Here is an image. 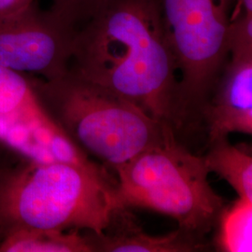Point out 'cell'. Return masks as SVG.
Segmentation results:
<instances>
[{
  "label": "cell",
  "instance_id": "3",
  "mask_svg": "<svg viewBox=\"0 0 252 252\" xmlns=\"http://www.w3.org/2000/svg\"><path fill=\"white\" fill-rule=\"evenodd\" d=\"M32 81L42 108L54 123L88 156L112 168L162 142L169 131H175L70 67L54 80L32 75Z\"/></svg>",
  "mask_w": 252,
  "mask_h": 252
},
{
  "label": "cell",
  "instance_id": "7",
  "mask_svg": "<svg viewBox=\"0 0 252 252\" xmlns=\"http://www.w3.org/2000/svg\"><path fill=\"white\" fill-rule=\"evenodd\" d=\"M78 30L34 3L0 19V65L54 80L69 70Z\"/></svg>",
  "mask_w": 252,
  "mask_h": 252
},
{
  "label": "cell",
  "instance_id": "4",
  "mask_svg": "<svg viewBox=\"0 0 252 252\" xmlns=\"http://www.w3.org/2000/svg\"><path fill=\"white\" fill-rule=\"evenodd\" d=\"M176 135L169 131L162 142L113 168L118 199L124 207L170 217L179 228L206 241L225 202L208 182L203 156L189 152Z\"/></svg>",
  "mask_w": 252,
  "mask_h": 252
},
{
  "label": "cell",
  "instance_id": "15",
  "mask_svg": "<svg viewBox=\"0 0 252 252\" xmlns=\"http://www.w3.org/2000/svg\"><path fill=\"white\" fill-rule=\"evenodd\" d=\"M36 2V0H0V19L14 15Z\"/></svg>",
  "mask_w": 252,
  "mask_h": 252
},
{
  "label": "cell",
  "instance_id": "5",
  "mask_svg": "<svg viewBox=\"0 0 252 252\" xmlns=\"http://www.w3.org/2000/svg\"><path fill=\"white\" fill-rule=\"evenodd\" d=\"M180 79L182 128L197 125L229 56L228 0H159Z\"/></svg>",
  "mask_w": 252,
  "mask_h": 252
},
{
  "label": "cell",
  "instance_id": "11",
  "mask_svg": "<svg viewBox=\"0 0 252 252\" xmlns=\"http://www.w3.org/2000/svg\"><path fill=\"white\" fill-rule=\"evenodd\" d=\"M21 229L0 242V252H93L87 231Z\"/></svg>",
  "mask_w": 252,
  "mask_h": 252
},
{
  "label": "cell",
  "instance_id": "2",
  "mask_svg": "<svg viewBox=\"0 0 252 252\" xmlns=\"http://www.w3.org/2000/svg\"><path fill=\"white\" fill-rule=\"evenodd\" d=\"M119 206L116 180L102 166L31 161L0 166V242L21 229L101 234Z\"/></svg>",
  "mask_w": 252,
  "mask_h": 252
},
{
  "label": "cell",
  "instance_id": "10",
  "mask_svg": "<svg viewBox=\"0 0 252 252\" xmlns=\"http://www.w3.org/2000/svg\"><path fill=\"white\" fill-rule=\"evenodd\" d=\"M203 158L209 173L226 180L238 197L252 201V156L249 147L231 145L225 138L209 144Z\"/></svg>",
  "mask_w": 252,
  "mask_h": 252
},
{
  "label": "cell",
  "instance_id": "16",
  "mask_svg": "<svg viewBox=\"0 0 252 252\" xmlns=\"http://www.w3.org/2000/svg\"><path fill=\"white\" fill-rule=\"evenodd\" d=\"M237 2V15L247 14L252 15V0H236Z\"/></svg>",
  "mask_w": 252,
  "mask_h": 252
},
{
  "label": "cell",
  "instance_id": "9",
  "mask_svg": "<svg viewBox=\"0 0 252 252\" xmlns=\"http://www.w3.org/2000/svg\"><path fill=\"white\" fill-rule=\"evenodd\" d=\"M93 252H193L205 251L206 241L178 227L170 234L146 233L129 207L119 206L101 234L87 231Z\"/></svg>",
  "mask_w": 252,
  "mask_h": 252
},
{
  "label": "cell",
  "instance_id": "14",
  "mask_svg": "<svg viewBox=\"0 0 252 252\" xmlns=\"http://www.w3.org/2000/svg\"><path fill=\"white\" fill-rule=\"evenodd\" d=\"M228 45L231 57L252 56V15L231 19Z\"/></svg>",
  "mask_w": 252,
  "mask_h": 252
},
{
  "label": "cell",
  "instance_id": "13",
  "mask_svg": "<svg viewBox=\"0 0 252 252\" xmlns=\"http://www.w3.org/2000/svg\"><path fill=\"white\" fill-rule=\"evenodd\" d=\"M108 0H53L51 10L65 24L79 30Z\"/></svg>",
  "mask_w": 252,
  "mask_h": 252
},
{
  "label": "cell",
  "instance_id": "12",
  "mask_svg": "<svg viewBox=\"0 0 252 252\" xmlns=\"http://www.w3.org/2000/svg\"><path fill=\"white\" fill-rule=\"evenodd\" d=\"M215 228L218 251L252 252V201L238 197L232 205L225 206Z\"/></svg>",
  "mask_w": 252,
  "mask_h": 252
},
{
  "label": "cell",
  "instance_id": "8",
  "mask_svg": "<svg viewBox=\"0 0 252 252\" xmlns=\"http://www.w3.org/2000/svg\"><path fill=\"white\" fill-rule=\"evenodd\" d=\"M209 144L252 134V56L231 57L202 112Z\"/></svg>",
  "mask_w": 252,
  "mask_h": 252
},
{
  "label": "cell",
  "instance_id": "6",
  "mask_svg": "<svg viewBox=\"0 0 252 252\" xmlns=\"http://www.w3.org/2000/svg\"><path fill=\"white\" fill-rule=\"evenodd\" d=\"M24 161L97 166L42 108L32 75L0 65V166Z\"/></svg>",
  "mask_w": 252,
  "mask_h": 252
},
{
  "label": "cell",
  "instance_id": "1",
  "mask_svg": "<svg viewBox=\"0 0 252 252\" xmlns=\"http://www.w3.org/2000/svg\"><path fill=\"white\" fill-rule=\"evenodd\" d=\"M70 68L176 134L182 129L178 68L159 0H108L79 28Z\"/></svg>",
  "mask_w": 252,
  "mask_h": 252
}]
</instances>
